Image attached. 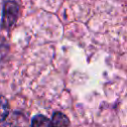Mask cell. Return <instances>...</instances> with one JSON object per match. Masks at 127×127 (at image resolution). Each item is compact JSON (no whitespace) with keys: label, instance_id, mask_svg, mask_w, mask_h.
<instances>
[{"label":"cell","instance_id":"1","mask_svg":"<svg viewBox=\"0 0 127 127\" xmlns=\"http://www.w3.org/2000/svg\"><path fill=\"white\" fill-rule=\"evenodd\" d=\"M19 15V5L15 1H7L4 4L2 12L1 27L5 30H10L16 24Z\"/></svg>","mask_w":127,"mask_h":127},{"label":"cell","instance_id":"2","mask_svg":"<svg viewBox=\"0 0 127 127\" xmlns=\"http://www.w3.org/2000/svg\"><path fill=\"white\" fill-rule=\"evenodd\" d=\"M53 127H70L69 119L62 112H55L52 119Z\"/></svg>","mask_w":127,"mask_h":127},{"label":"cell","instance_id":"3","mask_svg":"<svg viewBox=\"0 0 127 127\" xmlns=\"http://www.w3.org/2000/svg\"><path fill=\"white\" fill-rule=\"evenodd\" d=\"M31 127H53V126H52V121L49 118H47L45 115L38 114L34 116V118L32 119Z\"/></svg>","mask_w":127,"mask_h":127},{"label":"cell","instance_id":"4","mask_svg":"<svg viewBox=\"0 0 127 127\" xmlns=\"http://www.w3.org/2000/svg\"><path fill=\"white\" fill-rule=\"evenodd\" d=\"M9 114V103L7 99L0 94V122L4 121Z\"/></svg>","mask_w":127,"mask_h":127},{"label":"cell","instance_id":"5","mask_svg":"<svg viewBox=\"0 0 127 127\" xmlns=\"http://www.w3.org/2000/svg\"><path fill=\"white\" fill-rule=\"evenodd\" d=\"M10 127H26V118L22 114L14 113L10 120Z\"/></svg>","mask_w":127,"mask_h":127}]
</instances>
